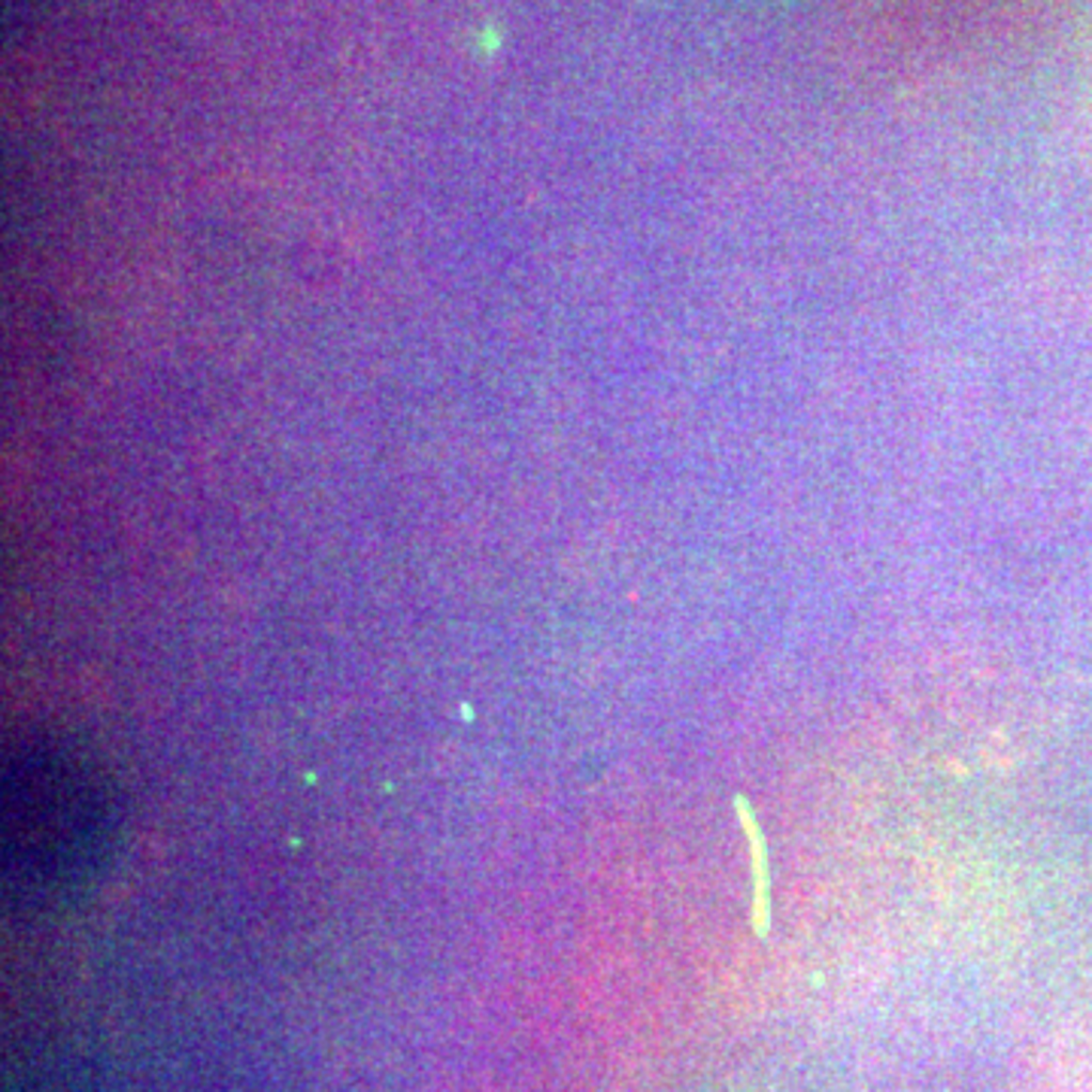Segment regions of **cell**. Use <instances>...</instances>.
<instances>
[{
  "instance_id": "obj_1",
  "label": "cell",
  "mask_w": 1092,
  "mask_h": 1092,
  "mask_svg": "<svg viewBox=\"0 0 1092 1092\" xmlns=\"http://www.w3.org/2000/svg\"><path fill=\"white\" fill-rule=\"evenodd\" d=\"M6 798V849L34 889L74 884L104 847L110 808L89 765L64 750L16 753Z\"/></svg>"
}]
</instances>
